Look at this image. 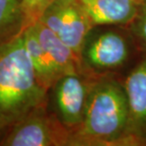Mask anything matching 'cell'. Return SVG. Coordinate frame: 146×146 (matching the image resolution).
Here are the masks:
<instances>
[{
	"mask_svg": "<svg viewBox=\"0 0 146 146\" xmlns=\"http://www.w3.org/2000/svg\"><path fill=\"white\" fill-rule=\"evenodd\" d=\"M128 101L123 78L94 76L84 120L68 146H125Z\"/></svg>",
	"mask_w": 146,
	"mask_h": 146,
	"instance_id": "cell-1",
	"label": "cell"
},
{
	"mask_svg": "<svg viewBox=\"0 0 146 146\" xmlns=\"http://www.w3.org/2000/svg\"><path fill=\"white\" fill-rule=\"evenodd\" d=\"M47 98L25 46L24 32L0 43V139Z\"/></svg>",
	"mask_w": 146,
	"mask_h": 146,
	"instance_id": "cell-2",
	"label": "cell"
},
{
	"mask_svg": "<svg viewBox=\"0 0 146 146\" xmlns=\"http://www.w3.org/2000/svg\"><path fill=\"white\" fill-rule=\"evenodd\" d=\"M143 54L127 27L96 26L84 42L80 69L87 75L117 76L123 79Z\"/></svg>",
	"mask_w": 146,
	"mask_h": 146,
	"instance_id": "cell-3",
	"label": "cell"
},
{
	"mask_svg": "<svg viewBox=\"0 0 146 146\" xmlns=\"http://www.w3.org/2000/svg\"><path fill=\"white\" fill-rule=\"evenodd\" d=\"M70 132L51 111L46 100L15 123L0 146H68Z\"/></svg>",
	"mask_w": 146,
	"mask_h": 146,
	"instance_id": "cell-4",
	"label": "cell"
},
{
	"mask_svg": "<svg viewBox=\"0 0 146 146\" xmlns=\"http://www.w3.org/2000/svg\"><path fill=\"white\" fill-rule=\"evenodd\" d=\"M94 76L84 73L60 77L47 90V105L70 135L79 128L84 120L90 90Z\"/></svg>",
	"mask_w": 146,
	"mask_h": 146,
	"instance_id": "cell-5",
	"label": "cell"
},
{
	"mask_svg": "<svg viewBox=\"0 0 146 146\" xmlns=\"http://www.w3.org/2000/svg\"><path fill=\"white\" fill-rule=\"evenodd\" d=\"M37 21L50 29L76 54H80L87 35L94 28L80 0H52Z\"/></svg>",
	"mask_w": 146,
	"mask_h": 146,
	"instance_id": "cell-6",
	"label": "cell"
},
{
	"mask_svg": "<svg viewBox=\"0 0 146 146\" xmlns=\"http://www.w3.org/2000/svg\"><path fill=\"white\" fill-rule=\"evenodd\" d=\"M128 101L125 146H146V53L123 79Z\"/></svg>",
	"mask_w": 146,
	"mask_h": 146,
	"instance_id": "cell-7",
	"label": "cell"
},
{
	"mask_svg": "<svg viewBox=\"0 0 146 146\" xmlns=\"http://www.w3.org/2000/svg\"><path fill=\"white\" fill-rule=\"evenodd\" d=\"M92 26H123L132 22L139 0H80Z\"/></svg>",
	"mask_w": 146,
	"mask_h": 146,
	"instance_id": "cell-8",
	"label": "cell"
},
{
	"mask_svg": "<svg viewBox=\"0 0 146 146\" xmlns=\"http://www.w3.org/2000/svg\"><path fill=\"white\" fill-rule=\"evenodd\" d=\"M31 25L40 44L50 59L58 75L62 77L68 74L81 72L78 59L69 46L40 21H36Z\"/></svg>",
	"mask_w": 146,
	"mask_h": 146,
	"instance_id": "cell-9",
	"label": "cell"
},
{
	"mask_svg": "<svg viewBox=\"0 0 146 146\" xmlns=\"http://www.w3.org/2000/svg\"><path fill=\"white\" fill-rule=\"evenodd\" d=\"M24 39L36 78L43 88L48 90L60 78V76L40 44L32 25H29L24 30Z\"/></svg>",
	"mask_w": 146,
	"mask_h": 146,
	"instance_id": "cell-10",
	"label": "cell"
},
{
	"mask_svg": "<svg viewBox=\"0 0 146 146\" xmlns=\"http://www.w3.org/2000/svg\"><path fill=\"white\" fill-rule=\"evenodd\" d=\"M26 28L24 0H0V43L20 35Z\"/></svg>",
	"mask_w": 146,
	"mask_h": 146,
	"instance_id": "cell-11",
	"label": "cell"
},
{
	"mask_svg": "<svg viewBox=\"0 0 146 146\" xmlns=\"http://www.w3.org/2000/svg\"><path fill=\"white\" fill-rule=\"evenodd\" d=\"M127 29L139 50L146 53V0H139L136 16Z\"/></svg>",
	"mask_w": 146,
	"mask_h": 146,
	"instance_id": "cell-12",
	"label": "cell"
},
{
	"mask_svg": "<svg viewBox=\"0 0 146 146\" xmlns=\"http://www.w3.org/2000/svg\"><path fill=\"white\" fill-rule=\"evenodd\" d=\"M51 1L52 0H24L27 28L38 20L42 11Z\"/></svg>",
	"mask_w": 146,
	"mask_h": 146,
	"instance_id": "cell-13",
	"label": "cell"
}]
</instances>
